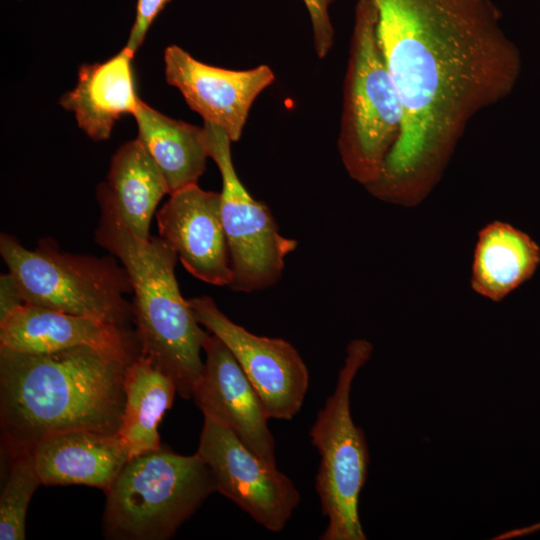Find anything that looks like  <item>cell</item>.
<instances>
[{"instance_id":"cell-2","label":"cell","mask_w":540,"mask_h":540,"mask_svg":"<svg viewBox=\"0 0 540 540\" xmlns=\"http://www.w3.org/2000/svg\"><path fill=\"white\" fill-rule=\"evenodd\" d=\"M134 358L88 346L49 353L0 347V428L5 451L30 453L44 440L74 431L117 434L125 405L126 370Z\"/></svg>"},{"instance_id":"cell-9","label":"cell","mask_w":540,"mask_h":540,"mask_svg":"<svg viewBox=\"0 0 540 540\" xmlns=\"http://www.w3.org/2000/svg\"><path fill=\"white\" fill-rule=\"evenodd\" d=\"M215 480L216 492L265 529L278 533L300 502L292 480L251 450L232 430L204 416L196 452Z\"/></svg>"},{"instance_id":"cell-12","label":"cell","mask_w":540,"mask_h":540,"mask_svg":"<svg viewBox=\"0 0 540 540\" xmlns=\"http://www.w3.org/2000/svg\"><path fill=\"white\" fill-rule=\"evenodd\" d=\"M169 195L156 212L160 237L195 278L229 287L233 273L220 193L192 184Z\"/></svg>"},{"instance_id":"cell-15","label":"cell","mask_w":540,"mask_h":540,"mask_svg":"<svg viewBox=\"0 0 540 540\" xmlns=\"http://www.w3.org/2000/svg\"><path fill=\"white\" fill-rule=\"evenodd\" d=\"M30 453L42 485H85L105 493L131 458L118 433L91 431L55 435Z\"/></svg>"},{"instance_id":"cell-11","label":"cell","mask_w":540,"mask_h":540,"mask_svg":"<svg viewBox=\"0 0 540 540\" xmlns=\"http://www.w3.org/2000/svg\"><path fill=\"white\" fill-rule=\"evenodd\" d=\"M167 83L176 87L204 123L222 128L237 142L256 98L275 80L268 65L231 70L200 62L177 45L164 51Z\"/></svg>"},{"instance_id":"cell-16","label":"cell","mask_w":540,"mask_h":540,"mask_svg":"<svg viewBox=\"0 0 540 540\" xmlns=\"http://www.w3.org/2000/svg\"><path fill=\"white\" fill-rule=\"evenodd\" d=\"M125 47L102 63L82 65L74 89L60 98L78 126L94 141L109 139L115 122L134 114L140 99L135 90L132 59Z\"/></svg>"},{"instance_id":"cell-19","label":"cell","mask_w":540,"mask_h":540,"mask_svg":"<svg viewBox=\"0 0 540 540\" xmlns=\"http://www.w3.org/2000/svg\"><path fill=\"white\" fill-rule=\"evenodd\" d=\"M124 224L137 236L150 237L156 208L169 189L160 169L136 138L113 155L107 181L101 183Z\"/></svg>"},{"instance_id":"cell-3","label":"cell","mask_w":540,"mask_h":540,"mask_svg":"<svg viewBox=\"0 0 540 540\" xmlns=\"http://www.w3.org/2000/svg\"><path fill=\"white\" fill-rule=\"evenodd\" d=\"M97 200L100 219L95 241L119 259L130 278L139 353L173 380L177 394L192 399L202 377L201 351L210 332L202 328L180 292L175 276L178 257L160 236L135 235L101 186Z\"/></svg>"},{"instance_id":"cell-4","label":"cell","mask_w":540,"mask_h":540,"mask_svg":"<svg viewBox=\"0 0 540 540\" xmlns=\"http://www.w3.org/2000/svg\"><path fill=\"white\" fill-rule=\"evenodd\" d=\"M372 0H358L343 86L338 152L348 175L365 188L376 183L397 142L403 106L378 37Z\"/></svg>"},{"instance_id":"cell-6","label":"cell","mask_w":540,"mask_h":540,"mask_svg":"<svg viewBox=\"0 0 540 540\" xmlns=\"http://www.w3.org/2000/svg\"><path fill=\"white\" fill-rule=\"evenodd\" d=\"M0 254L25 303L123 328L133 318L130 278L111 257L65 252L52 238L31 250L6 233Z\"/></svg>"},{"instance_id":"cell-20","label":"cell","mask_w":540,"mask_h":540,"mask_svg":"<svg viewBox=\"0 0 540 540\" xmlns=\"http://www.w3.org/2000/svg\"><path fill=\"white\" fill-rule=\"evenodd\" d=\"M125 405L118 434L131 458L161 447L158 426L173 404V380L140 353L128 365Z\"/></svg>"},{"instance_id":"cell-1","label":"cell","mask_w":540,"mask_h":540,"mask_svg":"<svg viewBox=\"0 0 540 540\" xmlns=\"http://www.w3.org/2000/svg\"><path fill=\"white\" fill-rule=\"evenodd\" d=\"M372 1L404 121L367 191L415 207L441 180L472 121L512 93L521 53L493 0Z\"/></svg>"},{"instance_id":"cell-13","label":"cell","mask_w":540,"mask_h":540,"mask_svg":"<svg viewBox=\"0 0 540 540\" xmlns=\"http://www.w3.org/2000/svg\"><path fill=\"white\" fill-rule=\"evenodd\" d=\"M203 350L206 358L194 403L204 416L228 427L264 461L277 466L270 418L259 394L216 335L209 333Z\"/></svg>"},{"instance_id":"cell-8","label":"cell","mask_w":540,"mask_h":540,"mask_svg":"<svg viewBox=\"0 0 540 540\" xmlns=\"http://www.w3.org/2000/svg\"><path fill=\"white\" fill-rule=\"evenodd\" d=\"M203 128L209 158L216 163L222 181L221 217L233 273L229 288L246 293L264 290L280 280L285 259L295 251L297 241L279 232L267 205L242 184L227 133L209 123Z\"/></svg>"},{"instance_id":"cell-24","label":"cell","mask_w":540,"mask_h":540,"mask_svg":"<svg viewBox=\"0 0 540 540\" xmlns=\"http://www.w3.org/2000/svg\"><path fill=\"white\" fill-rule=\"evenodd\" d=\"M25 303L10 273L0 276V320Z\"/></svg>"},{"instance_id":"cell-22","label":"cell","mask_w":540,"mask_h":540,"mask_svg":"<svg viewBox=\"0 0 540 540\" xmlns=\"http://www.w3.org/2000/svg\"><path fill=\"white\" fill-rule=\"evenodd\" d=\"M310 17L316 55L324 59L330 52L335 38L329 8L335 0H302Z\"/></svg>"},{"instance_id":"cell-21","label":"cell","mask_w":540,"mask_h":540,"mask_svg":"<svg viewBox=\"0 0 540 540\" xmlns=\"http://www.w3.org/2000/svg\"><path fill=\"white\" fill-rule=\"evenodd\" d=\"M0 495V540H23L30 500L42 484L31 453L9 454Z\"/></svg>"},{"instance_id":"cell-7","label":"cell","mask_w":540,"mask_h":540,"mask_svg":"<svg viewBox=\"0 0 540 540\" xmlns=\"http://www.w3.org/2000/svg\"><path fill=\"white\" fill-rule=\"evenodd\" d=\"M373 352L365 339L351 341L333 393L318 411L309 436L320 455L315 489L328 524L321 540H366L359 497L368 475L369 449L363 429L351 415L353 380Z\"/></svg>"},{"instance_id":"cell-18","label":"cell","mask_w":540,"mask_h":540,"mask_svg":"<svg viewBox=\"0 0 540 540\" xmlns=\"http://www.w3.org/2000/svg\"><path fill=\"white\" fill-rule=\"evenodd\" d=\"M138 137L164 176L169 194L197 184L209 158L203 127L170 118L140 100Z\"/></svg>"},{"instance_id":"cell-23","label":"cell","mask_w":540,"mask_h":540,"mask_svg":"<svg viewBox=\"0 0 540 540\" xmlns=\"http://www.w3.org/2000/svg\"><path fill=\"white\" fill-rule=\"evenodd\" d=\"M169 1L137 0L135 21L125 46L126 49L135 54L142 45L151 24Z\"/></svg>"},{"instance_id":"cell-14","label":"cell","mask_w":540,"mask_h":540,"mask_svg":"<svg viewBox=\"0 0 540 540\" xmlns=\"http://www.w3.org/2000/svg\"><path fill=\"white\" fill-rule=\"evenodd\" d=\"M88 346L125 358L139 354L135 333L101 320L23 303L0 320V347L49 353Z\"/></svg>"},{"instance_id":"cell-10","label":"cell","mask_w":540,"mask_h":540,"mask_svg":"<svg viewBox=\"0 0 540 540\" xmlns=\"http://www.w3.org/2000/svg\"><path fill=\"white\" fill-rule=\"evenodd\" d=\"M197 321L229 348L271 419L291 420L302 408L309 371L295 347L234 323L207 295L188 300Z\"/></svg>"},{"instance_id":"cell-5","label":"cell","mask_w":540,"mask_h":540,"mask_svg":"<svg viewBox=\"0 0 540 540\" xmlns=\"http://www.w3.org/2000/svg\"><path fill=\"white\" fill-rule=\"evenodd\" d=\"M216 492L195 453L160 447L128 460L106 494L103 531L113 540H167Z\"/></svg>"},{"instance_id":"cell-17","label":"cell","mask_w":540,"mask_h":540,"mask_svg":"<svg viewBox=\"0 0 540 540\" xmlns=\"http://www.w3.org/2000/svg\"><path fill=\"white\" fill-rule=\"evenodd\" d=\"M540 264V247L513 225L494 220L480 229L474 248L470 286L500 302L529 280Z\"/></svg>"},{"instance_id":"cell-25","label":"cell","mask_w":540,"mask_h":540,"mask_svg":"<svg viewBox=\"0 0 540 540\" xmlns=\"http://www.w3.org/2000/svg\"><path fill=\"white\" fill-rule=\"evenodd\" d=\"M538 531H540V521L533 523L531 525L522 527V528H516L513 530L506 531L498 535L497 537H494L493 539H496V540L513 539L517 537L527 536V535L536 533Z\"/></svg>"}]
</instances>
